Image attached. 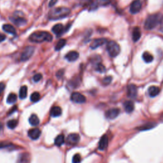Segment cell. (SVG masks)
<instances>
[{
    "mask_svg": "<svg viewBox=\"0 0 163 163\" xmlns=\"http://www.w3.org/2000/svg\"><path fill=\"white\" fill-rule=\"evenodd\" d=\"M70 12V9L66 7L54 8L49 11L48 17L50 20H59L68 17Z\"/></svg>",
    "mask_w": 163,
    "mask_h": 163,
    "instance_id": "6da1fadb",
    "label": "cell"
},
{
    "mask_svg": "<svg viewBox=\"0 0 163 163\" xmlns=\"http://www.w3.org/2000/svg\"><path fill=\"white\" fill-rule=\"evenodd\" d=\"M29 41L40 43L44 41L50 42L52 40V35L47 31H36L29 36Z\"/></svg>",
    "mask_w": 163,
    "mask_h": 163,
    "instance_id": "7a4b0ae2",
    "label": "cell"
},
{
    "mask_svg": "<svg viewBox=\"0 0 163 163\" xmlns=\"http://www.w3.org/2000/svg\"><path fill=\"white\" fill-rule=\"evenodd\" d=\"M163 19L162 14L157 13L150 15L147 18L144 24V28L147 30H152L156 28L159 24H161Z\"/></svg>",
    "mask_w": 163,
    "mask_h": 163,
    "instance_id": "3957f363",
    "label": "cell"
},
{
    "mask_svg": "<svg viewBox=\"0 0 163 163\" xmlns=\"http://www.w3.org/2000/svg\"><path fill=\"white\" fill-rule=\"evenodd\" d=\"M107 50L110 56L111 57H115L118 56L120 51L119 44L112 40L107 42Z\"/></svg>",
    "mask_w": 163,
    "mask_h": 163,
    "instance_id": "277c9868",
    "label": "cell"
},
{
    "mask_svg": "<svg viewBox=\"0 0 163 163\" xmlns=\"http://www.w3.org/2000/svg\"><path fill=\"white\" fill-rule=\"evenodd\" d=\"M20 14H22V12H15L14 16L10 18V20L12 22L17 26H24L25 25L27 22V20L24 17L21 16Z\"/></svg>",
    "mask_w": 163,
    "mask_h": 163,
    "instance_id": "5b68a950",
    "label": "cell"
},
{
    "mask_svg": "<svg viewBox=\"0 0 163 163\" xmlns=\"http://www.w3.org/2000/svg\"><path fill=\"white\" fill-rule=\"evenodd\" d=\"M35 47L33 46L26 47L22 51L20 56V61H26L31 58L33 54L35 52Z\"/></svg>",
    "mask_w": 163,
    "mask_h": 163,
    "instance_id": "8992f818",
    "label": "cell"
},
{
    "mask_svg": "<svg viewBox=\"0 0 163 163\" xmlns=\"http://www.w3.org/2000/svg\"><path fill=\"white\" fill-rule=\"evenodd\" d=\"M71 100L78 104H83L86 101V98L81 93L74 92L71 95Z\"/></svg>",
    "mask_w": 163,
    "mask_h": 163,
    "instance_id": "52a82bcc",
    "label": "cell"
},
{
    "mask_svg": "<svg viewBox=\"0 0 163 163\" xmlns=\"http://www.w3.org/2000/svg\"><path fill=\"white\" fill-rule=\"evenodd\" d=\"M141 7H142V3L141 0H134L130 5L129 11L132 14H138L141 10Z\"/></svg>",
    "mask_w": 163,
    "mask_h": 163,
    "instance_id": "ba28073f",
    "label": "cell"
},
{
    "mask_svg": "<svg viewBox=\"0 0 163 163\" xmlns=\"http://www.w3.org/2000/svg\"><path fill=\"white\" fill-rule=\"evenodd\" d=\"M120 114V110L119 108H111V109L108 110L106 112H105V117L106 118L110 120H113L117 118Z\"/></svg>",
    "mask_w": 163,
    "mask_h": 163,
    "instance_id": "9c48e42d",
    "label": "cell"
},
{
    "mask_svg": "<svg viewBox=\"0 0 163 163\" xmlns=\"http://www.w3.org/2000/svg\"><path fill=\"white\" fill-rule=\"evenodd\" d=\"M107 42V40L106 38H97L95 39L92 41V42L90 45V48L92 50L96 49L99 47H101L102 45H103L105 43H106Z\"/></svg>",
    "mask_w": 163,
    "mask_h": 163,
    "instance_id": "30bf717a",
    "label": "cell"
},
{
    "mask_svg": "<svg viewBox=\"0 0 163 163\" xmlns=\"http://www.w3.org/2000/svg\"><path fill=\"white\" fill-rule=\"evenodd\" d=\"M111 2V0H96V1L90 5L91 10H95L99 7H106Z\"/></svg>",
    "mask_w": 163,
    "mask_h": 163,
    "instance_id": "8fae6325",
    "label": "cell"
},
{
    "mask_svg": "<svg viewBox=\"0 0 163 163\" xmlns=\"http://www.w3.org/2000/svg\"><path fill=\"white\" fill-rule=\"evenodd\" d=\"M80 141V135L77 133H72L69 134L66 139L67 143L71 145H74L77 144Z\"/></svg>",
    "mask_w": 163,
    "mask_h": 163,
    "instance_id": "7c38bea8",
    "label": "cell"
},
{
    "mask_svg": "<svg viewBox=\"0 0 163 163\" xmlns=\"http://www.w3.org/2000/svg\"><path fill=\"white\" fill-rule=\"evenodd\" d=\"M138 94L137 87L134 84H129L128 87V96L132 99L137 98Z\"/></svg>",
    "mask_w": 163,
    "mask_h": 163,
    "instance_id": "4fadbf2b",
    "label": "cell"
},
{
    "mask_svg": "<svg viewBox=\"0 0 163 163\" xmlns=\"http://www.w3.org/2000/svg\"><path fill=\"white\" fill-rule=\"evenodd\" d=\"M41 135V131L38 128H33L28 131L29 137L33 140H38Z\"/></svg>",
    "mask_w": 163,
    "mask_h": 163,
    "instance_id": "5bb4252c",
    "label": "cell"
},
{
    "mask_svg": "<svg viewBox=\"0 0 163 163\" xmlns=\"http://www.w3.org/2000/svg\"><path fill=\"white\" fill-rule=\"evenodd\" d=\"M108 145V138L107 135H104L101 138L98 143V149L100 150H105Z\"/></svg>",
    "mask_w": 163,
    "mask_h": 163,
    "instance_id": "9a60e30c",
    "label": "cell"
},
{
    "mask_svg": "<svg viewBox=\"0 0 163 163\" xmlns=\"http://www.w3.org/2000/svg\"><path fill=\"white\" fill-rule=\"evenodd\" d=\"M79 54L77 51H70L65 56V58L69 62H74L78 59Z\"/></svg>",
    "mask_w": 163,
    "mask_h": 163,
    "instance_id": "2e32d148",
    "label": "cell"
},
{
    "mask_svg": "<svg viewBox=\"0 0 163 163\" xmlns=\"http://www.w3.org/2000/svg\"><path fill=\"white\" fill-rule=\"evenodd\" d=\"M52 32L57 36L61 35L65 31V27L61 24H57L53 26L52 29Z\"/></svg>",
    "mask_w": 163,
    "mask_h": 163,
    "instance_id": "e0dca14e",
    "label": "cell"
},
{
    "mask_svg": "<svg viewBox=\"0 0 163 163\" xmlns=\"http://www.w3.org/2000/svg\"><path fill=\"white\" fill-rule=\"evenodd\" d=\"M124 108L127 113H131L134 109V103L131 101H126L124 103Z\"/></svg>",
    "mask_w": 163,
    "mask_h": 163,
    "instance_id": "ac0fdd59",
    "label": "cell"
},
{
    "mask_svg": "<svg viewBox=\"0 0 163 163\" xmlns=\"http://www.w3.org/2000/svg\"><path fill=\"white\" fill-rule=\"evenodd\" d=\"M148 92H149V94L150 97H156L160 93V88L159 87L152 86L149 87V90H148Z\"/></svg>",
    "mask_w": 163,
    "mask_h": 163,
    "instance_id": "d6986e66",
    "label": "cell"
},
{
    "mask_svg": "<svg viewBox=\"0 0 163 163\" xmlns=\"http://www.w3.org/2000/svg\"><path fill=\"white\" fill-rule=\"evenodd\" d=\"M3 29L6 33H8L9 34L16 35L17 34V31L16 28L10 24H5L3 26Z\"/></svg>",
    "mask_w": 163,
    "mask_h": 163,
    "instance_id": "ffe728a7",
    "label": "cell"
},
{
    "mask_svg": "<svg viewBox=\"0 0 163 163\" xmlns=\"http://www.w3.org/2000/svg\"><path fill=\"white\" fill-rule=\"evenodd\" d=\"M141 31L140 28L138 27H136V28H134L133 31H132V40H133L134 42L138 41L140 38L141 37Z\"/></svg>",
    "mask_w": 163,
    "mask_h": 163,
    "instance_id": "44dd1931",
    "label": "cell"
},
{
    "mask_svg": "<svg viewBox=\"0 0 163 163\" xmlns=\"http://www.w3.org/2000/svg\"><path fill=\"white\" fill-rule=\"evenodd\" d=\"M62 109L59 107H54L50 110V115L53 117H57L61 115Z\"/></svg>",
    "mask_w": 163,
    "mask_h": 163,
    "instance_id": "7402d4cb",
    "label": "cell"
},
{
    "mask_svg": "<svg viewBox=\"0 0 163 163\" xmlns=\"http://www.w3.org/2000/svg\"><path fill=\"white\" fill-rule=\"evenodd\" d=\"M29 122L32 126H37L39 124V123H40V120H39L37 115L33 114L29 117Z\"/></svg>",
    "mask_w": 163,
    "mask_h": 163,
    "instance_id": "603a6c76",
    "label": "cell"
},
{
    "mask_svg": "<svg viewBox=\"0 0 163 163\" xmlns=\"http://www.w3.org/2000/svg\"><path fill=\"white\" fill-rule=\"evenodd\" d=\"M65 137L63 134H59L56 138L55 140H54V143L57 147H61L63 144L65 143Z\"/></svg>",
    "mask_w": 163,
    "mask_h": 163,
    "instance_id": "cb8c5ba5",
    "label": "cell"
},
{
    "mask_svg": "<svg viewBox=\"0 0 163 163\" xmlns=\"http://www.w3.org/2000/svg\"><path fill=\"white\" fill-rule=\"evenodd\" d=\"M28 94V87L23 86L20 87L19 90V98L21 99H25Z\"/></svg>",
    "mask_w": 163,
    "mask_h": 163,
    "instance_id": "d4e9b609",
    "label": "cell"
},
{
    "mask_svg": "<svg viewBox=\"0 0 163 163\" xmlns=\"http://www.w3.org/2000/svg\"><path fill=\"white\" fill-rule=\"evenodd\" d=\"M142 58L143 59V61L147 62V63H150L151 62L153 61V57L152 54H150L148 52H145L143 55H142Z\"/></svg>",
    "mask_w": 163,
    "mask_h": 163,
    "instance_id": "484cf974",
    "label": "cell"
},
{
    "mask_svg": "<svg viewBox=\"0 0 163 163\" xmlns=\"http://www.w3.org/2000/svg\"><path fill=\"white\" fill-rule=\"evenodd\" d=\"M66 43V40H65V39H61V40H59L58 42L57 43L55 47V50L57 51L61 50L62 48L65 46Z\"/></svg>",
    "mask_w": 163,
    "mask_h": 163,
    "instance_id": "4316f807",
    "label": "cell"
},
{
    "mask_svg": "<svg viewBox=\"0 0 163 163\" xmlns=\"http://www.w3.org/2000/svg\"><path fill=\"white\" fill-rule=\"evenodd\" d=\"M29 159V155L28 153H24L21 154L19 159V163H28Z\"/></svg>",
    "mask_w": 163,
    "mask_h": 163,
    "instance_id": "83f0119b",
    "label": "cell"
},
{
    "mask_svg": "<svg viewBox=\"0 0 163 163\" xmlns=\"http://www.w3.org/2000/svg\"><path fill=\"white\" fill-rule=\"evenodd\" d=\"M17 95L16 94H14V93H11L8 95L7 99V102L8 103V104H12L14 103H16L17 101Z\"/></svg>",
    "mask_w": 163,
    "mask_h": 163,
    "instance_id": "f1b7e54d",
    "label": "cell"
},
{
    "mask_svg": "<svg viewBox=\"0 0 163 163\" xmlns=\"http://www.w3.org/2000/svg\"><path fill=\"white\" fill-rule=\"evenodd\" d=\"M155 126H156V124L153 122L147 123V124H144L143 126L140 127V128H139V129H140V130H141V131L148 130V129L153 128V127H155Z\"/></svg>",
    "mask_w": 163,
    "mask_h": 163,
    "instance_id": "f546056e",
    "label": "cell"
},
{
    "mask_svg": "<svg viewBox=\"0 0 163 163\" xmlns=\"http://www.w3.org/2000/svg\"><path fill=\"white\" fill-rule=\"evenodd\" d=\"M90 61H91V62L93 65H94V66L97 65L99 64V63H101V57L98 55L93 56L91 58H90Z\"/></svg>",
    "mask_w": 163,
    "mask_h": 163,
    "instance_id": "4dcf8cb0",
    "label": "cell"
},
{
    "mask_svg": "<svg viewBox=\"0 0 163 163\" xmlns=\"http://www.w3.org/2000/svg\"><path fill=\"white\" fill-rule=\"evenodd\" d=\"M7 125L9 129H13L16 128L17 126L18 125V121L17 120H15V119L8 120Z\"/></svg>",
    "mask_w": 163,
    "mask_h": 163,
    "instance_id": "1f68e13d",
    "label": "cell"
},
{
    "mask_svg": "<svg viewBox=\"0 0 163 163\" xmlns=\"http://www.w3.org/2000/svg\"><path fill=\"white\" fill-rule=\"evenodd\" d=\"M40 93L38 92H33L31 95V97H30V99H31V101L33 102H37L38 101L40 100Z\"/></svg>",
    "mask_w": 163,
    "mask_h": 163,
    "instance_id": "d6a6232c",
    "label": "cell"
},
{
    "mask_svg": "<svg viewBox=\"0 0 163 163\" xmlns=\"http://www.w3.org/2000/svg\"><path fill=\"white\" fill-rule=\"evenodd\" d=\"M94 69L96 71L99 72V73H103V72L105 71V67L101 63H99V64L97 65H95Z\"/></svg>",
    "mask_w": 163,
    "mask_h": 163,
    "instance_id": "836d02e7",
    "label": "cell"
},
{
    "mask_svg": "<svg viewBox=\"0 0 163 163\" xmlns=\"http://www.w3.org/2000/svg\"><path fill=\"white\" fill-rule=\"evenodd\" d=\"M111 81H112V77L111 76H108L105 77L103 79V84H104L105 86H107V85H109V84L111 82Z\"/></svg>",
    "mask_w": 163,
    "mask_h": 163,
    "instance_id": "e575fe53",
    "label": "cell"
},
{
    "mask_svg": "<svg viewBox=\"0 0 163 163\" xmlns=\"http://www.w3.org/2000/svg\"><path fill=\"white\" fill-rule=\"evenodd\" d=\"M13 146V145L10 143L7 142H0V149H7V148H10Z\"/></svg>",
    "mask_w": 163,
    "mask_h": 163,
    "instance_id": "d590c367",
    "label": "cell"
},
{
    "mask_svg": "<svg viewBox=\"0 0 163 163\" xmlns=\"http://www.w3.org/2000/svg\"><path fill=\"white\" fill-rule=\"evenodd\" d=\"M81 156L78 153L75 154L72 159V162L73 163H80L81 162Z\"/></svg>",
    "mask_w": 163,
    "mask_h": 163,
    "instance_id": "8d00e7d4",
    "label": "cell"
},
{
    "mask_svg": "<svg viewBox=\"0 0 163 163\" xmlns=\"http://www.w3.org/2000/svg\"><path fill=\"white\" fill-rule=\"evenodd\" d=\"M42 78V75L41 73H37L34 75V77H33V81L35 82H38L40 81Z\"/></svg>",
    "mask_w": 163,
    "mask_h": 163,
    "instance_id": "74e56055",
    "label": "cell"
},
{
    "mask_svg": "<svg viewBox=\"0 0 163 163\" xmlns=\"http://www.w3.org/2000/svg\"><path fill=\"white\" fill-rule=\"evenodd\" d=\"M5 88V84L3 82L0 83V96L1 95L2 92H3Z\"/></svg>",
    "mask_w": 163,
    "mask_h": 163,
    "instance_id": "f35d334b",
    "label": "cell"
},
{
    "mask_svg": "<svg viewBox=\"0 0 163 163\" xmlns=\"http://www.w3.org/2000/svg\"><path fill=\"white\" fill-rule=\"evenodd\" d=\"M63 74H64V70H62V69H61V70H59L58 72H57L56 75H57V77H58L59 78H61V77L62 76Z\"/></svg>",
    "mask_w": 163,
    "mask_h": 163,
    "instance_id": "ab89813d",
    "label": "cell"
},
{
    "mask_svg": "<svg viewBox=\"0 0 163 163\" xmlns=\"http://www.w3.org/2000/svg\"><path fill=\"white\" fill-rule=\"evenodd\" d=\"M57 2V0H50L49 3V7H52L54 5L56 4V3Z\"/></svg>",
    "mask_w": 163,
    "mask_h": 163,
    "instance_id": "60d3db41",
    "label": "cell"
},
{
    "mask_svg": "<svg viewBox=\"0 0 163 163\" xmlns=\"http://www.w3.org/2000/svg\"><path fill=\"white\" fill-rule=\"evenodd\" d=\"M92 0H82L81 2H82V4L83 5H87L89 4L90 2H91Z\"/></svg>",
    "mask_w": 163,
    "mask_h": 163,
    "instance_id": "b9f144b4",
    "label": "cell"
},
{
    "mask_svg": "<svg viewBox=\"0 0 163 163\" xmlns=\"http://www.w3.org/2000/svg\"><path fill=\"white\" fill-rule=\"evenodd\" d=\"M5 39H6V36L4 34H3V33H0V42L3 41Z\"/></svg>",
    "mask_w": 163,
    "mask_h": 163,
    "instance_id": "7bdbcfd3",
    "label": "cell"
},
{
    "mask_svg": "<svg viewBox=\"0 0 163 163\" xmlns=\"http://www.w3.org/2000/svg\"><path fill=\"white\" fill-rule=\"evenodd\" d=\"M3 126L1 123H0V133H1L3 131Z\"/></svg>",
    "mask_w": 163,
    "mask_h": 163,
    "instance_id": "ee69618b",
    "label": "cell"
}]
</instances>
